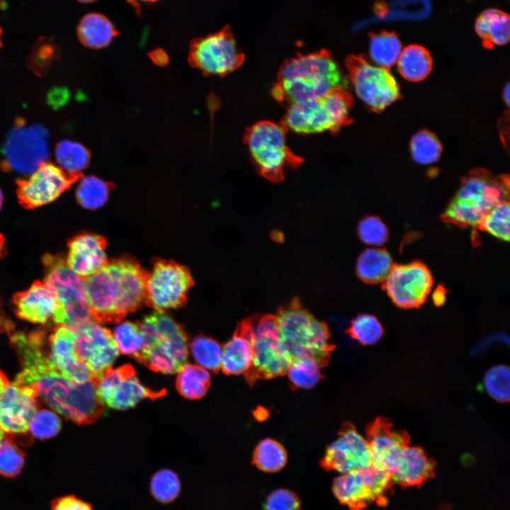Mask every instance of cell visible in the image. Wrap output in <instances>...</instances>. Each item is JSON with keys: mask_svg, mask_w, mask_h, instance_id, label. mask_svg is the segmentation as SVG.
<instances>
[{"mask_svg": "<svg viewBox=\"0 0 510 510\" xmlns=\"http://www.w3.org/2000/svg\"><path fill=\"white\" fill-rule=\"evenodd\" d=\"M147 273L135 260L123 258L104 265L84 279L92 319L118 322L145 299Z\"/></svg>", "mask_w": 510, "mask_h": 510, "instance_id": "1", "label": "cell"}, {"mask_svg": "<svg viewBox=\"0 0 510 510\" xmlns=\"http://www.w3.org/2000/svg\"><path fill=\"white\" fill-rule=\"evenodd\" d=\"M347 83L338 64L327 51L300 55L285 62L273 94L290 104L320 98Z\"/></svg>", "mask_w": 510, "mask_h": 510, "instance_id": "2", "label": "cell"}, {"mask_svg": "<svg viewBox=\"0 0 510 510\" xmlns=\"http://www.w3.org/2000/svg\"><path fill=\"white\" fill-rule=\"evenodd\" d=\"M15 382L32 385L48 406L74 422L90 424L104 411L96 391L94 378L76 383L56 368L28 376L17 375Z\"/></svg>", "mask_w": 510, "mask_h": 510, "instance_id": "3", "label": "cell"}, {"mask_svg": "<svg viewBox=\"0 0 510 510\" xmlns=\"http://www.w3.org/2000/svg\"><path fill=\"white\" fill-rule=\"evenodd\" d=\"M280 341L291 360L310 357L321 368L330 361L335 346L327 325L316 319L295 299L276 316Z\"/></svg>", "mask_w": 510, "mask_h": 510, "instance_id": "4", "label": "cell"}, {"mask_svg": "<svg viewBox=\"0 0 510 510\" xmlns=\"http://www.w3.org/2000/svg\"><path fill=\"white\" fill-rule=\"evenodd\" d=\"M139 325L144 346L137 361L157 373H177L186 363L189 350L181 327L160 311L146 316Z\"/></svg>", "mask_w": 510, "mask_h": 510, "instance_id": "5", "label": "cell"}, {"mask_svg": "<svg viewBox=\"0 0 510 510\" xmlns=\"http://www.w3.org/2000/svg\"><path fill=\"white\" fill-rule=\"evenodd\" d=\"M42 261L45 270L43 283L58 302L53 322L74 329L92 320L84 279L74 273L59 255L46 254Z\"/></svg>", "mask_w": 510, "mask_h": 510, "instance_id": "6", "label": "cell"}, {"mask_svg": "<svg viewBox=\"0 0 510 510\" xmlns=\"http://www.w3.org/2000/svg\"><path fill=\"white\" fill-rule=\"evenodd\" d=\"M351 108L349 94L336 89L318 99L290 104L284 125L299 134L336 131L351 122Z\"/></svg>", "mask_w": 510, "mask_h": 510, "instance_id": "7", "label": "cell"}, {"mask_svg": "<svg viewBox=\"0 0 510 510\" xmlns=\"http://www.w3.org/2000/svg\"><path fill=\"white\" fill-rule=\"evenodd\" d=\"M253 351L252 366L244 375L249 385L258 380H268L286 374L291 358L280 337L276 316L248 317Z\"/></svg>", "mask_w": 510, "mask_h": 510, "instance_id": "8", "label": "cell"}, {"mask_svg": "<svg viewBox=\"0 0 510 510\" xmlns=\"http://www.w3.org/2000/svg\"><path fill=\"white\" fill-rule=\"evenodd\" d=\"M285 136L282 125L270 121L256 123L245 136L255 166L262 176L272 181L282 180L285 169L300 162L287 145Z\"/></svg>", "mask_w": 510, "mask_h": 510, "instance_id": "9", "label": "cell"}, {"mask_svg": "<svg viewBox=\"0 0 510 510\" xmlns=\"http://www.w3.org/2000/svg\"><path fill=\"white\" fill-rule=\"evenodd\" d=\"M48 132L41 125H27L18 119L1 148V166L6 171L27 176L47 162Z\"/></svg>", "mask_w": 510, "mask_h": 510, "instance_id": "10", "label": "cell"}, {"mask_svg": "<svg viewBox=\"0 0 510 510\" xmlns=\"http://www.w3.org/2000/svg\"><path fill=\"white\" fill-rule=\"evenodd\" d=\"M392 483L389 473L373 463L336 477L332 490L339 502L349 510H364L371 503L385 506Z\"/></svg>", "mask_w": 510, "mask_h": 510, "instance_id": "11", "label": "cell"}, {"mask_svg": "<svg viewBox=\"0 0 510 510\" xmlns=\"http://www.w3.org/2000/svg\"><path fill=\"white\" fill-rule=\"evenodd\" d=\"M346 65L354 93L372 111L380 113L400 98L399 84L390 69L359 56L349 57Z\"/></svg>", "mask_w": 510, "mask_h": 510, "instance_id": "12", "label": "cell"}, {"mask_svg": "<svg viewBox=\"0 0 510 510\" xmlns=\"http://www.w3.org/2000/svg\"><path fill=\"white\" fill-rule=\"evenodd\" d=\"M193 285L188 268L174 261L157 260L147 273L144 300L157 311L175 309L186 302Z\"/></svg>", "mask_w": 510, "mask_h": 510, "instance_id": "13", "label": "cell"}, {"mask_svg": "<svg viewBox=\"0 0 510 510\" xmlns=\"http://www.w3.org/2000/svg\"><path fill=\"white\" fill-rule=\"evenodd\" d=\"M96 394L104 405L127 409L145 398L154 400L165 395L164 390H154L144 386L129 364L110 368L94 378Z\"/></svg>", "mask_w": 510, "mask_h": 510, "instance_id": "14", "label": "cell"}, {"mask_svg": "<svg viewBox=\"0 0 510 510\" xmlns=\"http://www.w3.org/2000/svg\"><path fill=\"white\" fill-rule=\"evenodd\" d=\"M243 60L228 27L194 40L191 45L190 62L208 74L225 75L238 68Z\"/></svg>", "mask_w": 510, "mask_h": 510, "instance_id": "15", "label": "cell"}, {"mask_svg": "<svg viewBox=\"0 0 510 510\" xmlns=\"http://www.w3.org/2000/svg\"><path fill=\"white\" fill-rule=\"evenodd\" d=\"M384 289L391 300L402 308L421 306L429 295L434 279L429 269L419 261L393 265Z\"/></svg>", "mask_w": 510, "mask_h": 510, "instance_id": "16", "label": "cell"}, {"mask_svg": "<svg viewBox=\"0 0 510 510\" xmlns=\"http://www.w3.org/2000/svg\"><path fill=\"white\" fill-rule=\"evenodd\" d=\"M74 331L75 353L94 378L111 368L119 351L109 329L92 319Z\"/></svg>", "mask_w": 510, "mask_h": 510, "instance_id": "17", "label": "cell"}, {"mask_svg": "<svg viewBox=\"0 0 510 510\" xmlns=\"http://www.w3.org/2000/svg\"><path fill=\"white\" fill-rule=\"evenodd\" d=\"M77 180L57 165L47 162L17 181V196L24 208H36L57 199Z\"/></svg>", "mask_w": 510, "mask_h": 510, "instance_id": "18", "label": "cell"}, {"mask_svg": "<svg viewBox=\"0 0 510 510\" xmlns=\"http://www.w3.org/2000/svg\"><path fill=\"white\" fill-rule=\"evenodd\" d=\"M372 464L366 439L348 422L342 425L337 438L327 448L320 461L324 470L341 474L361 470Z\"/></svg>", "mask_w": 510, "mask_h": 510, "instance_id": "19", "label": "cell"}, {"mask_svg": "<svg viewBox=\"0 0 510 510\" xmlns=\"http://www.w3.org/2000/svg\"><path fill=\"white\" fill-rule=\"evenodd\" d=\"M38 395L30 385L8 384L0 393V426L6 435L28 437V424L38 409Z\"/></svg>", "mask_w": 510, "mask_h": 510, "instance_id": "20", "label": "cell"}, {"mask_svg": "<svg viewBox=\"0 0 510 510\" xmlns=\"http://www.w3.org/2000/svg\"><path fill=\"white\" fill-rule=\"evenodd\" d=\"M509 178H494L487 171L477 170L462 181L455 196L484 215L509 196Z\"/></svg>", "mask_w": 510, "mask_h": 510, "instance_id": "21", "label": "cell"}, {"mask_svg": "<svg viewBox=\"0 0 510 510\" xmlns=\"http://www.w3.org/2000/svg\"><path fill=\"white\" fill-rule=\"evenodd\" d=\"M74 337V329L57 325L47 338L48 356L62 375L76 383H84L93 380L94 376L76 355Z\"/></svg>", "mask_w": 510, "mask_h": 510, "instance_id": "22", "label": "cell"}, {"mask_svg": "<svg viewBox=\"0 0 510 510\" xmlns=\"http://www.w3.org/2000/svg\"><path fill=\"white\" fill-rule=\"evenodd\" d=\"M366 439L373 463L386 472L400 451L409 443L407 433L394 428L384 417L375 419L368 426Z\"/></svg>", "mask_w": 510, "mask_h": 510, "instance_id": "23", "label": "cell"}, {"mask_svg": "<svg viewBox=\"0 0 510 510\" xmlns=\"http://www.w3.org/2000/svg\"><path fill=\"white\" fill-rule=\"evenodd\" d=\"M107 242L100 235L84 233L69 240L65 262L79 277L85 279L108 263Z\"/></svg>", "mask_w": 510, "mask_h": 510, "instance_id": "24", "label": "cell"}, {"mask_svg": "<svg viewBox=\"0 0 510 510\" xmlns=\"http://www.w3.org/2000/svg\"><path fill=\"white\" fill-rule=\"evenodd\" d=\"M435 466L422 448L408 445L400 451L387 472L393 482L402 487L420 486L434 476Z\"/></svg>", "mask_w": 510, "mask_h": 510, "instance_id": "25", "label": "cell"}, {"mask_svg": "<svg viewBox=\"0 0 510 510\" xmlns=\"http://www.w3.org/2000/svg\"><path fill=\"white\" fill-rule=\"evenodd\" d=\"M13 302L16 315L23 320L46 324L52 319L58 302L43 282L36 281L26 290L15 295Z\"/></svg>", "mask_w": 510, "mask_h": 510, "instance_id": "26", "label": "cell"}, {"mask_svg": "<svg viewBox=\"0 0 510 510\" xmlns=\"http://www.w3.org/2000/svg\"><path fill=\"white\" fill-rule=\"evenodd\" d=\"M253 351L248 319L240 322L222 348L221 369L226 375H244L251 368Z\"/></svg>", "mask_w": 510, "mask_h": 510, "instance_id": "27", "label": "cell"}, {"mask_svg": "<svg viewBox=\"0 0 510 510\" xmlns=\"http://www.w3.org/2000/svg\"><path fill=\"white\" fill-rule=\"evenodd\" d=\"M77 35L84 45L92 49H100L110 43L117 35V31L105 16L90 13L81 19L77 27Z\"/></svg>", "mask_w": 510, "mask_h": 510, "instance_id": "28", "label": "cell"}, {"mask_svg": "<svg viewBox=\"0 0 510 510\" xmlns=\"http://www.w3.org/2000/svg\"><path fill=\"white\" fill-rule=\"evenodd\" d=\"M392 266V257L386 250L371 247L358 258L356 273L366 283H378L386 279Z\"/></svg>", "mask_w": 510, "mask_h": 510, "instance_id": "29", "label": "cell"}, {"mask_svg": "<svg viewBox=\"0 0 510 510\" xmlns=\"http://www.w3.org/2000/svg\"><path fill=\"white\" fill-rule=\"evenodd\" d=\"M475 30L486 47L505 45L510 35L509 17L497 9L487 10L477 19Z\"/></svg>", "mask_w": 510, "mask_h": 510, "instance_id": "30", "label": "cell"}, {"mask_svg": "<svg viewBox=\"0 0 510 510\" xmlns=\"http://www.w3.org/2000/svg\"><path fill=\"white\" fill-rule=\"evenodd\" d=\"M397 64L400 75L404 79L418 82L430 74L433 68V60L426 48L411 45L402 49Z\"/></svg>", "mask_w": 510, "mask_h": 510, "instance_id": "31", "label": "cell"}, {"mask_svg": "<svg viewBox=\"0 0 510 510\" xmlns=\"http://www.w3.org/2000/svg\"><path fill=\"white\" fill-rule=\"evenodd\" d=\"M55 156L57 166L67 174L79 178L81 172L90 162L89 151L77 142L65 140L55 147Z\"/></svg>", "mask_w": 510, "mask_h": 510, "instance_id": "32", "label": "cell"}, {"mask_svg": "<svg viewBox=\"0 0 510 510\" xmlns=\"http://www.w3.org/2000/svg\"><path fill=\"white\" fill-rule=\"evenodd\" d=\"M177 373L176 386L183 397L198 400L207 393L210 386V375L205 368L186 363Z\"/></svg>", "mask_w": 510, "mask_h": 510, "instance_id": "33", "label": "cell"}, {"mask_svg": "<svg viewBox=\"0 0 510 510\" xmlns=\"http://www.w3.org/2000/svg\"><path fill=\"white\" fill-rule=\"evenodd\" d=\"M402 46L396 34L383 31L373 34L369 42V54L373 63L390 69L397 64Z\"/></svg>", "mask_w": 510, "mask_h": 510, "instance_id": "34", "label": "cell"}, {"mask_svg": "<svg viewBox=\"0 0 510 510\" xmlns=\"http://www.w3.org/2000/svg\"><path fill=\"white\" fill-rule=\"evenodd\" d=\"M288 460L287 452L282 444L272 438L261 440L255 447L253 464L266 472H276L284 468Z\"/></svg>", "mask_w": 510, "mask_h": 510, "instance_id": "35", "label": "cell"}, {"mask_svg": "<svg viewBox=\"0 0 510 510\" xmlns=\"http://www.w3.org/2000/svg\"><path fill=\"white\" fill-rule=\"evenodd\" d=\"M79 181L76 197L80 205L95 210L106 203L111 190L108 182L94 176L80 177Z\"/></svg>", "mask_w": 510, "mask_h": 510, "instance_id": "36", "label": "cell"}, {"mask_svg": "<svg viewBox=\"0 0 510 510\" xmlns=\"http://www.w3.org/2000/svg\"><path fill=\"white\" fill-rule=\"evenodd\" d=\"M319 364L310 357L293 359L286 374L293 389H311L316 386L323 376Z\"/></svg>", "mask_w": 510, "mask_h": 510, "instance_id": "37", "label": "cell"}, {"mask_svg": "<svg viewBox=\"0 0 510 510\" xmlns=\"http://www.w3.org/2000/svg\"><path fill=\"white\" fill-rule=\"evenodd\" d=\"M188 349L199 366L214 373L221 368L222 347L213 338L199 335L193 339Z\"/></svg>", "mask_w": 510, "mask_h": 510, "instance_id": "38", "label": "cell"}, {"mask_svg": "<svg viewBox=\"0 0 510 510\" xmlns=\"http://www.w3.org/2000/svg\"><path fill=\"white\" fill-rule=\"evenodd\" d=\"M409 147L413 159L423 165L436 162L442 152L440 140L436 135L427 130L415 133L410 140Z\"/></svg>", "mask_w": 510, "mask_h": 510, "instance_id": "39", "label": "cell"}, {"mask_svg": "<svg viewBox=\"0 0 510 510\" xmlns=\"http://www.w3.org/2000/svg\"><path fill=\"white\" fill-rule=\"evenodd\" d=\"M113 337L119 353L138 360L144 346V338L139 323L119 324L114 329Z\"/></svg>", "mask_w": 510, "mask_h": 510, "instance_id": "40", "label": "cell"}, {"mask_svg": "<svg viewBox=\"0 0 510 510\" xmlns=\"http://www.w3.org/2000/svg\"><path fill=\"white\" fill-rule=\"evenodd\" d=\"M478 227L503 241H509L510 233V208L504 200L492 208L484 216Z\"/></svg>", "mask_w": 510, "mask_h": 510, "instance_id": "41", "label": "cell"}, {"mask_svg": "<svg viewBox=\"0 0 510 510\" xmlns=\"http://www.w3.org/2000/svg\"><path fill=\"white\" fill-rule=\"evenodd\" d=\"M347 332L361 344L369 346L380 340L384 330L381 323L375 316L362 314L351 320Z\"/></svg>", "mask_w": 510, "mask_h": 510, "instance_id": "42", "label": "cell"}, {"mask_svg": "<svg viewBox=\"0 0 510 510\" xmlns=\"http://www.w3.org/2000/svg\"><path fill=\"white\" fill-rule=\"evenodd\" d=\"M181 488L178 475L167 469L155 472L150 481V491L153 497L163 504L175 500L181 492Z\"/></svg>", "mask_w": 510, "mask_h": 510, "instance_id": "43", "label": "cell"}, {"mask_svg": "<svg viewBox=\"0 0 510 510\" xmlns=\"http://www.w3.org/2000/svg\"><path fill=\"white\" fill-rule=\"evenodd\" d=\"M430 10L427 0H402L392 6H380L378 12L380 16L391 18L420 19Z\"/></svg>", "mask_w": 510, "mask_h": 510, "instance_id": "44", "label": "cell"}, {"mask_svg": "<svg viewBox=\"0 0 510 510\" xmlns=\"http://www.w3.org/2000/svg\"><path fill=\"white\" fill-rule=\"evenodd\" d=\"M509 369L504 365L489 368L483 378L484 387L490 397L499 402L509 400Z\"/></svg>", "mask_w": 510, "mask_h": 510, "instance_id": "45", "label": "cell"}, {"mask_svg": "<svg viewBox=\"0 0 510 510\" xmlns=\"http://www.w3.org/2000/svg\"><path fill=\"white\" fill-rule=\"evenodd\" d=\"M24 464V453L9 436L0 439V475L7 477L20 473Z\"/></svg>", "mask_w": 510, "mask_h": 510, "instance_id": "46", "label": "cell"}, {"mask_svg": "<svg viewBox=\"0 0 510 510\" xmlns=\"http://www.w3.org/2000/svg\"><path fill=\"white\" fill-rule=\"evenodd\" d=\"M61 428L59 416L47 409H37L28 424V431L35 438H50L56 436Z\"/></svg>", "mask_w": 510, "mask_h": 510, "instance_id": "47", "label": "cell"}, {"mask_svg": "<svg viewBox=\"0 0 510 510\" xmlns=\"http://www.w3.org/2000/svg\"><path fill=\"white\" fill-rule=\"evenodd\" d=\"M358 234L364 244L378 247L387 242L388 230L379 217L367 216L358 223Z\"/></svg>", "mask_w": 510, "mask_h": 510, "instance_id": "48", "label": "cell"}, {"mask_svg": "<svg viewBox=\"0 0 510 510\" xmlns=\"http://www.w3.org/2000/svg\"><path fill=\"white\" fill-rule=\"evenodd\" d=\"M57 47L48 39L39 40L28 57V65L37 74H42L57 57Z\"/></svg>", "mask_w": 510, "mask_h": 510, "instance_id": "49", "label": "cell"}, {"mask_svg": "<svg viewBox=\"0 0 510 510\" xmlns=\"http://www.w3.org/2000/svg\"><path fill=\"white\" fill-rule=\"evenodd\" d=\"M265 510H300V501L293 492L278 489L266 498Z\"/></svg>", "mask_w": 510, "mask_h": 510, "instance_id": "50", "label": "cell"}, {"mask_svg": "<svg viewBox=\"0 0 510 510\" xmlns=\"http://www.w3.org/2000/svg\"><path fill=\"white\" fill-rule=\"evenodd\" d=\"M52 510H94L91 505L73 495L56 499L52 504Z\"/></svg>", "mask_w": 510, "mask_h": 510, "instance_id": "51", "label": "cell"}, {"mask_svg": "<svg viewBox=\"0 0 510 510\" xmlns=\"http://www.w3.org/2000/svg\"><path fill=\"white\" fill-rule=\"evenodd\" d=\"M68 93L67 91L56 90L52 91L50 94V101L51 104L57 106L58 104H63L64 102L67 101Z\"/></svg>", "mask_w": 510, "mask_h": 510, "instance_id": "52", "label": "cell"}, {"mask_svg": "<svg viewBox=\"0 0 510 510\" xmlns=\"http://www.w3.org/2000/svg\"><path fill=\"white\" fill-rule=\"evenodd\" d=\"M150 57L158 65H165L168 62V56L164 51L157 50L152 52Z\"/></svg>", "mask_w": 510, "mask_h": 510, "instance_id": "53", "label": "cell"}, {"mask_svg": "<svg viewBox=\"0 0 510 510\" xmlns=\"http://www.w3.org/2000/svg\"><path fill=\"white\" fill-rule=\"evenodd\" d=\"M446 293L443 288H438L433 294L434 302L437 305H441L445 301Z\"/></svg>", "mask_w": 510, "mask_h": 510, "instance_id": "54", "label": "cell"}, {"mask_svg": "<svg viewBox=\"0 0 510 510\" xmlns=\"http://www.w3.org/2000/svg\"><path fill=\"white\" fill-rule=\"evenodd\" d=\"M8 380L4 373L0 370V393L2 390L8 384ZM4 436V433L0 426V439Z\"/></svg>", "mask_w": 510, "mask_h": 510, "instance_id": "55", "label": "cell"}, {"mask_svg": "<svg viewBox=\"0 0 510 510\" xmlns=\"http://www.w3.org/2000/svg\"><path fill=\"white\" fill-rule=\"evenodd\" d=\"M6 251L5 238L1 234H0V259L6 254Z\"/></svg>", "mask_w": 510, "mask_h": 510, "instance_id": "56", "label": "cell"}, {"mask_svg": "<svg viewBox=\"0 0 510 510\" xmlns=\"http://www.w3.org/2000/svg\"><path fill=\"white\" fill-rule=\"evenodd\" d=\"M509 92H510L509 84H507L503 91V98H504V102L507 104V106H509Z\"/></svg>", "mask_w": 510, "mask_h": 510, "instance_id": "57", "label": "cell"}, {"mask_svg": "<svg viewBox=\"0 0 510 510\" xmlns=\"http://www.w3.org/2000/svg\"><path fill=\"white\" fill-rule=\"evenodd\" d=\"M134 6H137L140 2H154L157 0H128Z\"/></svg>", "mask_w": 510, "mask_h": 510, "instance_id": "58", "label": "cell"}, {"mask_svg": "<svg viewBox=\"0 0 510 510\" xmlns=\"http://www.w3.org/2000/svg\"><path fill=\"white\" fill-rule=\"evenodd\" d=\"M3 199H4L3 193L0 189V209L1 208V206H2Z\"/></svg>", "mask_w": 510, "mask_h": 510, "instance_id": "59", "label": "cell"}, {"mask_svg": "<svg viewBox=\"0 0 510 510\" xmlns=\"http://www.w3.org/2000/svg\"><path fill=\"white\" fill-rule=\"evenodd\" d=\"M78 1L81 3L87 4V3H91V2L95 1L96 0H78Z\"/></svg>", "mask_w": 510, "mask_h": 510, "instance_id": "60", "label": "cell"}, {"mask_svg": "<svg viewBox=\"0 0 510 510\" xmlns=\"http://www.w3.org/2000/svg\"><path fill=\"white\" fill-rule=\"evenodd\" d=\"M1 36H2V30H1V27H0V47H1V45H2Z\"/></svg>", "mask_w": 510, "mask_h": 510, "instance_id": "61", "label": "cell"}]
</instances>
